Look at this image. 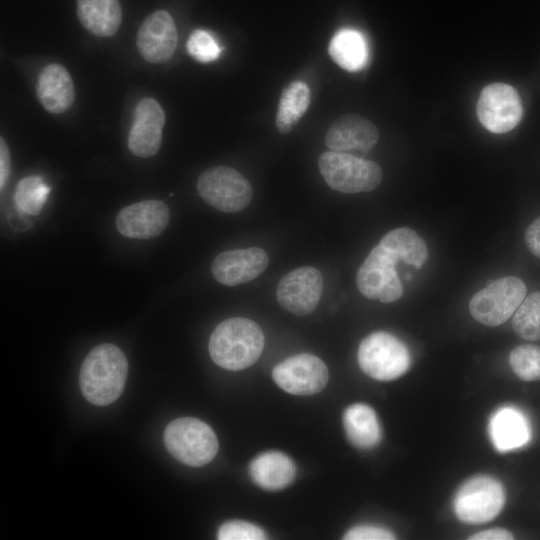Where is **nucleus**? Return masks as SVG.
Segmentation results:
<instances>
[{
    "label": "nucleus",
    "mask_w": 540,
    "mask_h": 540,
    "mask_svg": "<svg viewBox=\"0 0 540 540\" xmlns=\"http://www.w3.org/2000/svg\"><path fill=\"white\" fill-rule=\"evenodd\" d=\"M50 187L41 176L30 175L21 179L15 188L17 209L28 215H38L47 201Z\"/></svg>",
    "instance_id": "nucleus-26"
},
{
    "label": "nucleus",
    "mask_w": 540,
    "mask_h": 540,
    "mask_svg": "<svg viewBox=\"0 0 540 540\" xmlns=\"http://www.w3.org/2000/svg\"><path fill=\"white\" fill-rule=\"evenodd\" d=\"M163 438L168 452L181 463L192 467L208 464L219 448L212 428L194 417L171 421L164 430Z\"/></svg>",
    "instance_id": "nucleus-3"
},
{
    "label": "nucleus",
    "mask_w": 540,
    "mask_h": 540,
    "mask_svg": "<svg viewBox=\"0 0 540 540\" xmlns=\"http://www.w3.org/2000/svg\"><path fill=\"white\" fill-rule=\"evenodd\" d=\"M269 258L259 247L228 250L218 254L211 265L213 277L226 286L247 283L267 268Z\"/></svg>",
    "instance_id": "nucleus-17"
},
{
    "label": "nucleus",
    "mask_w": 540,
    "mask_h": 540,
    "mask_svg": "<svg viewBox=\"0 0 540 540\" xmlns=\"http://www.w3.org/2000/svg\"><path fill=\"white\" fill-rule=\"evenodd\" d=\"M513 538V534L503 528L483 530L469 537L472 540H508Z\"/></svg>",
    "instance_id": "nucleus-34"
},
{
    "label": "nucleus",
    "mask_w": 540,
    "mask_h": 540,
    "mask_svg": "<svg viewBox=\"0 0 540 540\" xmlns=\"http://www.w3.org/2000/svg\"><path fill=\"white\" fill-rule=\"evenodd\" d=\"M481 124L492 133H506L521 120L523 108L516 89L506 83H492L480 93L476 108Z\"/></svg>",
    "instance_id": "nucleus-10"
},
{
    "label": "nucleus",
    "mask_w": 540,
    "mask_h": 540,
    "mask_svg": "<svg viewBox=\"0 0 540 540\" xmlns=\"http://www.w3.org/2000/svg\"><path fill=\"white\" fill-rule=\"evenodd\" d=\"M509 363L518 378L540 380V346L527 344L515 347L510 352Z\"/></svg>",
    "instance_id": "nucleus-28"
},
{
    "label": "nucleus",
    "mask_w": 540,
    "mask_h": 540,
    "mask_svg": "<svg viewBox=\"0 0 540 540\" xmlns=\"http://www.w3.org/2000/svg\"><path fill=\"white\" fill-rule=\"evenodd\" d=\"M310 104V90L302 81H294L282 92L276 114V127L282 134L289 133Z\"/></svg>",
    "instance_id": "nucleus-25"
},
{
    "label": "nucleus",
    "mask_w": 540,
    "mask_h": 540,
    "mask_svg": "<svg viewBox=\"0 0 540 540\" xmlns=\"http://www.w3.org/2000/svg\"><path fill=\"white\" fill-rule=\"evenodd\" d=\"M361 370L378 381H393L410 368L411 356L406 345L394 335L377 331L365 337L357 352Z\"/></svg>",
    "instance_id": "nucleus-4"
},
{
    "label": "nucleus",
    "mask_w": 540,
    "mask_h": 540,
    "mask_svg": "<svg viewBox=\"0 0 540 540\" xmlns=\"http://www.w3.org/2000/svg\"><path fill=\"white\" fill-rule=\"evenodd\" d=\"M526 293L527 287L522 279L502 277L478 291L469 302V310L479 323L499 326L515 313Z\"/></svg>",
    "instance_id": "nucleus-7"
},
{
    "label": "nucleus",
    "mask_w": 540,
    "mask_h": 540,
    "mask_svg": "<svg viewBox=\"0 0 540 540\" xmlns=\"http://www.w3.org/2000/svg\"><path fill=\"white\" fill-rule=\"evenodd\" d=\"M343 539L345 540H390L395 539L394 534L382 527L360 525L348 530Z\"/></svg>",
    "instance_id": "nucleus-31"
},
{
    "label": "nucleus",
    "mask_w": 540,
    "mask_h": 540,
    "mask_svg": "<svg viewBox=\"0 0 540 540\" xmlns=\"http://www.w3.org/2000/svg\"><path fill=\"white\" fill-rule=\"evenodd\" d=\"M379 245L399 261L415 268H421L428 258L425 241L408 227L389 231L381 238Z\"/></svg>",
    "instance_id": "nucleus-24"
},
{
    "label": "nucleus",
    "mask_w": 540,
    "mask_h": 540,
    "mask_svg": "<svg viewBox=\"0 0 540 540\" xmlns=\"http://www.w3.org/2000/svg\"><path fill=\"white\" fill-rule=\"evenodd\" d=\"M515 333L528 341L540 340V291L526 296L512 318Z\"/></svg>",
    "instance_id": "nucleus-27"
},
{
    "label": "nucleus",
    "mask_w": 540,
    "mask_h": 540,
    "mask_svg": "<svg viewBox=\"0 0 540 540\" xmlns=\"http://www.w3.org/2000/svg\"><path fill=\"white\" fill-rule=\"evenodd\" d=\"M502 483L489 475H477L464 482L457 490L453 509L464 523L481 524L494 519L505 504Z\"/></svg>",
    "instance_id": "nucleus-6"
},
{
    "label": "nucleus",
    "mask_w": 540,
    "mask_h": 540,
    "mask_svg": "<svg viewBox=\"0 0 540 540\" xmlns=\"http://www.w3.org/2000/svg\"><path fill=\"white\" fill-rule=\"evenodd\" d=\"M323 291V276L314 267L296 268L284 275L276 289L278 303L296 316L310 314L317 307Z\"/></svg>",
    "instance_id": "nucleus-12"
},
{
    "label": "nucleus",
    "mask_w": 540,
    "mask_h": 540,
    "mask_svg": "<svg viewBox=\"0 0 540 540\" xmlns=\"http://www.w3.org/2000/svg\"><path fill=\"white\" fill-rule=\"evenodd\" d=\"M170 210L162 201L150 199L124 207L116 217L120 234L132 239H150L167 227Z\"/></svg>",
    "instance_id": "nucleus-16"
},
{
    "label": "nucleus",
    "mask_w": 540,
    "mask_h": 540,
    "mask_svg": "<svg viewBox=\"0 0 540 540\" xmlns=\"http://www.w3.org/2000/svg\"><path fill=\"white\" fill-rule=\"evenodd\" d=\"M399 260L379 244L368 254L356 274V284L362 295L383 303L402 297L403 286L396 272Z\"/></svg>",
    "instance_id": "nucleus-9"
},
{
    "label": "nucleus",
    "mask_w": 540,
    "mask_h": 540,
    "mask_svg": "<svg viewBox=\"0 0 540 540\" xmlns=\"http://www.w3.org/2000/svg\"><path fill=\"white\" fill-rule=\"evenodd\" d=\"M342 420L347 439L356 448L371 449L381 441L380 422L370 406L352 404L345 409Z\"/></svg>",
    "instance_id": "nucleus-21"
},
{
    "label": "nucleus",
    "mask_w": 540,
    "mask_h": 540,
    "mask_svg": "<svg viewBox=\"0 0 540 540\" xmlns=\"http://www.w3.org/2000/svg\"><path fill=\"white\" fill-rule=\"evenodd\" d=\"M328 52L332 60L344 70H362L369 57L368 44L364 35L352 28H344L330 40Z\"/></svg>",
    "instance_id": "nucleus-23"
},
{
    "label": "nucleus",
    "mask_w": 540,
    "mask_h": 540,
    "mask_svg": "<svg viewBox=\"0 0 540 540\" xmlns=\"http://www.w3.org/2000/svg\"><path fill=\"white\" fill-rule=\"evenodd\" d=\"M197 191L207 204L225 213L242 211L252 199L249 181L228 166H215L204 171L198 178Z\"/></svg>",
    "instance_id": "nucleus-8"
},
{
    "label": "nucleus",
    "mask_w": 540,
    "mask_h": 540,
    "mask_svg": "<svg viewBox=\"0 0 540 540\" xmlns=\"http://www.w3.org/2000/svg\"><path fill=\"white\" fill-rule=\"evenodd\" d=\"M219 540H262L266 538L265 532L252 523L232 520L223 523L218 531Z\"/></svg>",
    "instance_id": "nucleus-30"
},
{
    "label": "nucleus",
    "mask_w": 540,
    "mask_h": 540,
    "mask_svg": "<svg viewBox=\"0 0 540 540\" xmlns=\"http://www.w3.org/2000/svg\"><path fill=\"white\" fill-rule=\"evenodd\" d=\"M165 114L153 98L141 99L134 108L128 148L141 158L154 156L162 144Z\"/></svg>",
    "instance_id": "nucleus-13"
},
{
    "label": "nucleus",
    "mask_w": 540,
    "mask_h": 540,
    "mask_svg": "<svg viewBox=\"0 0 540 540\" xmlns=\"http://www.w3.org/2000/svg\"><path fill=\"white\" fill-rule=\"evenodd\" d=\"M264 348V334L254 321L243 317L219 323L209 339V354L221 368L238 371L253 365Z\"/></svg>",
    "instance_id": "nucleus-2"
},
{
    "label": "nucleus",
    "mask_w": 540,
    "mask_h": 540,
    "mask_svg": "<svg viewBox=\"0 0 540 540\" xmlns=\"http://www.w3.org/2000/svg\"><path fill=\"white\" fill-rule=\"evenodd\" d=\"M489 436L499 452L524 446L530 438L527 418L514 407H501L489 420Z\"/></svg>",
    "instance_id": "nucleus-19"
},
{
    "label": "nucleus",
    "mask_w": 540,
    "mask_h": 540,
    "mask_svg": "<svg viewBox=\"0 0 540 540\" xmlns=\"http://www.w3.org/2000/svg\"><path fill=\"white\" fill-rule=\"evenodd\" d=\"M11 172L9 147L3 137L0 139V189L5 187Z\"/></svg>",
    "instance_id": "nucleus-33"
},
{
    "label": "nucleus",
    "mask_w": 540,
    "mask_h": 540,
    "mask_svg": "<svg viewBox=\"0 0 540 540\" xmlns=\"http://www.w3.org/2000/svg\"><path fill=\"white\" fill-rule=\"evenodd\" d=\"M378 140L377 127L370 120L355 114L337 118L325 136L326 146L331 151L355 156L367 154Z\"/></svg>",
    "instance_id": "nucleus-15"
},
{
    "label": "nucleus",
    "mask_w": 540,
    "mask_h": 540,
    "mask_svg": "<svg viewBox=\"0 0 540 540\" xmlns=\"http://www.w3.org/2000/svg\"><path fill=\"white\" fill-rule=\"evenodd\" d=\"M272 378L285 392L307 396L324 389L329 373L319 357L301 353L277 364L272 370Z\"/></svg>",
    "instance_id": "nucleus-11"
},
{
    "label": "nucleus",
    "mask_w": 540,
    "mask_h": 540,
    "mask_svg": "<svg viewBox=\"0 0 540 540\" xmlns=\"http://www.w3.org/2000/svg\"><path fill=\"white\" fill-rule=\"evenodd\" d=\"M36 94L47 112L67 111L75 100L74 83L67 69L57 63L45 66L38 75Z\"/></svg>",
    "instance_id": "nucleus-18"
},
{
    "label": "nucleus",
    "mask_w": 540,
    "mask_h": 540,
    "mask_svg": "<svg viewBox=\"0 0 540 540\" xmlns=\"http://www.w3.org/2000/svg\"><path fill=\"white\" fill-rule=\"evenodd\" d=\"M524 240L528 250L540 258V217L535 219L527 228Z\"/></svg>",
    "instance_id": "nucleus-32"
},
{
    "label": "nucleus",
    "mask_w": 540,
    "mask_h": 540,
    "mask_svg": "<svg viewBox=\"0 0 540 540\" xmlns=\"http://www.w3.org/2000/svg\"><path fill=\"white\" fill-rule=\"evenodd\" d=\"M128 372L127 359L111 343L95 346L85 357L79 372V386L84 398L96 406H106L123 392Z\"/></svg>",
    "instance_id": "nucleus-1"
},
{
    "label": "nucleus",
    "mask_w": 540,
    "mask_h": 540,
    "mask_svg": "<svg viewBox=\"0 0 540 540\" xmlns=\"http://www.w3.org/2000/svg\"><path fill=\"white\" fill-rule=\"evenodd\" d=\"M188 53L197 61L207 63L216 60L221 48L216 39L202 29L194 30L187 41Z\"/></svg>",
    "instance_id": "nucleus-29"
},
{
    "label": "nucleus",
    "mask_w": 540,
    "mask_h": 540,
    "mask_svg": "<svg viewBox=\"0 0 540 540\" xmlns=\"http://www.w3.org/2000/svg\"><path fill=\"white\" fill-rule=\"evenodd\" d=\"M252 481L259 487L277 491L288 487L296 475L292 459L279 451H266L257 455L249 465Z\"/></svg>",
    "instance_id": "nucleus-20"
},
{
    "label": "nucleus",
    "mask_w": 540,
    "mask_h": 540,
    "mask_svg": "<svg viewBox=\"0 0 540 540\" xmlns=\"http://www.w3.org/2000/svg\"><path fill=\"white\" fill-rule=\"evenodd\" d=\"M77 16L90 33L110 37L121 24L122 9L118 0H77Z\"/></svg>",
    "instance_id": "nucleus-22"
},
{
    "label": "nucleus",
    "mask_w": 540,
    "mask_h": 540,
    "mask_svg": "<svg viewBox=\"0 0 540 540\" xmlns=\"http://www.w3.org/2000/svg\"><path fill=\"white\" fill-rule=\"evenodd\" d=\"M318 166L327 185L342 193L368 192L382 181V169L374 161L348 153L326 151Z\"/></svg>",
    "instance_id": "nucleus-5"
},
{
    "label": "nucleus",
    "mask_w": 540,
    "mask_h": 540,
    "mask_svg": "<svg viewBox=\"0 0 540 540\" xmlns=\"http://www.w3.org/2000/svg\"><path fill=\"white\" fill-rule=\"evenodd\" d=\"M178 34L171 15L158 10L148 15L140 25L136 45L142 58L153 64L168 61L177 46Z\"/></svg>",
    "instance_id": "nucleus-14"
}]
</instances>
